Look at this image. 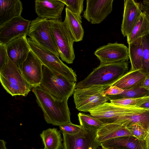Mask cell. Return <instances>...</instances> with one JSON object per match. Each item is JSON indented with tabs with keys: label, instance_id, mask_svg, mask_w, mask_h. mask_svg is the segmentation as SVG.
Returning a JSON list of instances; mask_svg holds the SVG:
<instances>
[{
	"label": "cell",
	"instance_id": "6da1fadb",
	"mask_svg": "<svg viewBox=\"0 0 149 149\" xmlns=\"http://www.w3.org/2000/svg\"><path fill=\"white\" fill-rule=\"evenodd\" d=\"M32 91L47 123L59 126L71 123L68 98L62 100L56 99L40 86L33 87Z\"/></svg>",
	"mask_w": 149,
	"mask_h": 149
},
{
	"label": "cell",
	"instance_id": "7a4b0ae2",
	"mask_svg": "<svg viewBox=\"0 0 149 149\" xmlns=\"http://www.w3.org/2000/svg\"><path fill=\"white\" fill-rule=\"evenodd\" d=\"M128 69V64L126 61L100 63L84 79L76 84V88L93 86H111L127 72Z\"/></svg>",
	"mask_w": 149,
	"mask_h": 149
},
{
	"label": "cell",
	"instance_id": "3957f363",
	"mask_svg": "<svg viewBox=\"0 0 149 149\" xmlns=\"http://www.w3.org/2000/svg\"><path fill=\"white\" fill-rule=\"evenodd\" d=\"M42 79L40 86L54 98L63 100L73 94L76 83H72L60 74L42 66Z\"/></svg>",
	"mask_w": 149,
	"mask_h": 149
},
{
	"label": "cell",
	"instance_id": "277c9868",
	"mask_svg": "<svg viewBox=\"0 0 149 149\" xmlns=\"http://www.w3.org/2000/svg\"><path fill=\"white\" fill-rule=\"evenodd\" d=\"M0 80L3 88L13 96H26L32 88L24 77L20 69L9 58L0 70Z\"/></svg>",
	"mask_w": 149,
	"mask_h": 149
},
{
	"label": "cell",
	"instance_id": "5b68a950",
	"mask_svg": "<svg viewBox=\"0 0 149 149\" xmlns=\"http://www.w3.org/2000/svg\"><path fill=\"white\" fill-rule=\"evenodd\" d=\"M49 20L52 36L61 59L68 64L73 63L75 55L72 35L61 19Z\"/></svg>",
	"mask_w": 149,
	"mask_h": 149
},
{
	"label": "cell",
	"instance_id": "8992f818",
	"mask_svg": "<svg viewBox=\"0 0 149 149\" xmlns=\"http://www.w3.org/2000/svg\"><path fill=\"white\" fill-rule=\"evenodd\" d=\"M109 86H93L76 88L73 93L76 108L83 112H89L91 109L102 105L109 100L104 92Z\"/></svg>",
	"mask_w": 149,
	"mask_h": 149
},
{
	"label": "cell",
	"instance_id": "52a82bcc",
	"mask_svg": "<svg viewBox=\"0 0 149 149\" xmlns=\"http://www.w3.org/2000/svg\"><path fill=\"white\" fill-rule=\"evenodd\" d=\"M27 40L31 50L43 65L65 77L72 83L77 81V75L71 68L64 64L59 57L40 46L30 38Z\"/></svg>",
	"mask_w": 149,
	"mask_h": 149
},
{
	"label": "cell",
	"instance_id": "ba28073f",
	"mask_svg": "<svg viewBox=\"0 0 149 149\" xmlns=\"http://www.w3.org/2000/svg\"><path fill=\"white\" fill-rule=\"evenodd\" d=\"M149 109L132 106H120L106 102L89 111L90 115L104 124L114 123L119 117L140 113Z\"/></svg>",
	"mask_w": 149,
	"mask_h": 149
},
{
	"label": "cell",
	"instance_id": "9c48e42d",
	"mask_svg": "<svg viewBox=\"0 0 149 149\" xmlns=\"http://www.w3.org/2000/svg\"><path fill=\"white\" fill-rule=\"evenodd\" d=\"M27 35L40 46L60 56L52 36L49 20L38 17L31 21Z\"/></svg>",
	"mask_w": 149,
	"mask_h": 149
},
{
	"label": "cell",
	"instance_id": "30bf717a",
	"mask_svg": "<svg viewBox=\"0 0 149 149\" xmlns=\"http://www.w3.org/2000/svg\"><path fill=\"white\" fill-rule=\"evenodd\" d=\"M96 132L87 130L82 126L77 134L70 135L62 132L63 149H97L100 143L95 140Z\"/></svg>",
	"mask_w": 149,
	"mask_h": 149
},
{
	"label": "cell",
	"instance_id": "8fae6325",
	"mask_svg": "<svg viewBox=\"0 0 149 149\" xmlns=\"http://www.w3.org/2000/svg\"><path fill=\"white\" fill-rule=\"evenodd\" d=\"M94 54L100 63L127 62L129 59L128 48L123 44L109 43L97 48Z\"/></svg>",
	"mask_w": 149,
	"mask_h": 149
},
{
	"label": "cell",
	"instance_id": "7c38bea8",
	"mask_svg": "<svg viewBox=\"0 0 149 149\" xmlns=\"http://www.w3.org/2000/svg\"><path fill=\"white\" fill-rule=\"evenodd\" d=\"M113 0H87L83 16L92 24L102 22L112 11Z\"/></svg>",
	"mask_w": 149,
	"mask_h": 149
},
{
	"label": "cell",
	"instance_id": "4fadbf2b",
	"mask_svg": "<svg viewBox=\"0 0 149 149\" xmlns=\"http://www.w3.org/2000/svg\"><path fill=\"white\" fill-rule=\"evenodd\" d=\"M31 22L20 15L0 26V44L6 45L16 38L27 35Z\"/></svg>",
	"mask_w": 149,
	"mask_h": 149
},
{
	"label": "cell",
	"instance_id": "5bb4252c",
	"mask_svg": "<svg viewBox=\"0 0 149 149\" xmlns=\"http://www.w3.org/2000/svg\"><path fill=\"white\" fill-rule=\"evenodd\" d=\"M42 65L31 50L23 62L21 70L24 77L32 88L39 86L41 83Z\"/></svg>",
	"mask_w": 149,
	"mask_h": 149
},
{
	"label": "cell",
	"instance_id": "9a60e30c",
	"mask_svg": "<svg viewBox=\"0 0 149 149\" xmlns=\"http://www.w3.org/2000/svg\"><path fill=\"white\" fill-rule=\"evenodd\" d=\"M26 36L16 38L5 45L9 59L20 70L31 51Z\"/></svg>",
	"mask_w": 149,
	"mask_h": 149
},
{
	"label": "cell",
	"instance_id": "2e32d148",
	"mask_svg": "<svg viewBox=\"0 0 149 149\" xmlns=\"http://www.w3.org/2000/svg\"><path fill=\"white\" fill-rule=\"evenodd\" d=\"M35 3L38 17L48 20L61 19L65 4L61 0H36Z\"/></svg>",
	"mask_w": 149,
	"mask_h": 149
},
{
	"label": "cell",
	"instance_id": "e0dca14e",
	"mask_svg": "<svg viewBox=\"0 0 149 149\" xmlns=\"http://www.w3.org/2000/svg\"><path fill=\"white\" fill-rule=\"evenodd\" d=\"M140 4L134 0H124V8L121 30L124 37L131 33L142 13Z\"/></svg>",
	"mask_w": 149,
	"mask_h": 149
},
{
	"label": "cell",
	"instance_id": "ac0fdd59",
	"mask_svg": "<svg viewBox=\"0 0 149 149\" xmlns=\"http://www.w3.org/2000/svg\"><path fill=\"white\" fill-rule=\"evenodd\" d=\"M102 149H143L145 141H141L132 136L111 139L100 143Z\"/></svg>",
	"mask_w": 149,
	"mask_h": 149
},
{
	"label": "cell",
	"instance_id": "d6986e66",
	"mask_svg": "<svg viewBox=\"0 0 149 149\" xmlns=\"http://www.w3.org/2000/svg\"><path fill=\"white\" fill-rule=\"evenodd\" d=\"M125 136H134L126 127L116 123L104 124L97 132L95 140L100 144L111 139Z\"/></svg>",
	"mask_w": 149,
	"mask_h": 149
},
{
	"label": "cell",
	"instance_id": "ffe728a7",
	"mask_svg": "<svg viewBox=\"0 0 149 149\" xmlns=\"http://www.w3.org/2000/svg\"><path fill=\"white\" fill-rule=\"evenodd\" d=\"M149 74L142 69L129 70L119 78L111 86L117 87L123 90L140 86Z\"/></svg>",
	"mask_w": 149,
	"mask_h": 149
},
{
	"label": "cell",
	"instance_id": "44dd1931",
	"mask_svg": "<svg viewBox=\"0 0 149 149\" xmlns=\"http://www.w3.org/2000/svg\"><path fill=\"white\" fill-rule=\"evenodd\" d=\"M23 9L19 0H0V26L21 15Z\"/></svg>",
	"mask_w": 149,
	"mask_h": 149
},
{
	"label": "cell",
	"instance_id": "7402d4cb",
	"mask_svg": "<svg viewBox=\"0 0 149 149\" xmlns=\"http://www.w3.org/2000/svg\"><path fill=\"white\" fill-rule=\"evenodd\" d=\"M65 15L63 21L72 35L74 42L81 41L84 31L82 25L80 15L74 13L65 8Z\"/></svg>",
	"mask_w": 149,
	"mask_h": 149
},
{
	"label": "cell",
	"instance_id": "603a6c76",
	"mask_svg": "<svg viewBox=\"0 0 149 149\" xmlns=\"http://www.w3.org/2000/svg\"><path fill=\"white\" fill-rule=\"evenodd\" d=\"M128 45L129 59L131 64L130 70L134 71L142 69L143 50L141 37Z\"/></svg>",
	"mask_w": 149,
	"mask_h": 149
},
{
	"label": "cell",
	"instance_id": "cb8c5ba5",
	"mask_svg": "<svg viewBox=\"0 0 149 149\" xmlns=\"http://www.w3.org/2000/svg\"><path fill=\"white\" fill-rule=\"evenodd\" d=\"M40 136L44 146V149H61L63 148V139L60 131L56 128H49L43 130Z\"/></svg>",
	"mask_w": 149,
	"mask_h": 149
},
{
	"label": "cell",
	"instance_id": "d4e9b609",
	"mask_svg": "<svg viewBox=\"0 0 149 149\" xmlns=\"http://www.w3.org/2000/svg\"><path fill=\"white\" fill-rule=\"evenodd\" d=\"M113 123L125 127L132 125H139L149 133V110L139 114L120 116Z\"/></svg>",
	"mask_w": 149,
	"mask_h": 149
},
{
	"label": "cell",
	"instance_id": "484cf974",
	"mask_svg": "<svg viewBox=\"0 0 149 149\" xmlns=\"http://www.w3.org/2000/svg\"><path fill=\"white\" fill-rule=\"evenodd\" d=\"M149 33V19L142 12L130 33L127 37V43H130L138 38Z\"/></svg>",
	"mask_w": 149,
	"mask_h": 149
},
{
	"label": "cell",
	"instance_id": "4316f807",
	"mask_svg": "<svg viewBox=\"0 0 149 149\" xmlns=\"http://www.w3.org/2000/svg\"><path fill=\"white\" fill-rule=\"evenodd\" d=\"M80 125L86 129L97 132L104 123L90 115L79 113L78 114Z\"/></svg>",
	"mask_w": 149,
	"mask_h": 149
},
{
	"label": "cell",
	"instance_id": "83f0119b",
	"mask_svg": "<svg viewBox=\"0 0 149 149\" xmlns=\"http://www.w3.org/2000/svg\"><path fill=\"white\" fill-rule=\"evenodd\" d=\"M149 95V91L140 86L124 90L119 94L113 95H106L109 100L127 98H139Z\"/></svg>",
	"mask_w": 149,
	"mask_h": 149
},
{
	"label": "cell",
	"instance_id": "f1b7e54d",
	"mask_svg": "<svg viewBox=\"0 0 149 149\" xmlns=\"http://www.w3.org/2000/svg\"><path fill=\"white\" fill-rule=\"evenodd\" d=\"M149 98V95L139 98H123L110 100L111 103L120 106L137 107Z\"/></svg>",
	"mask_w": 149,
	"mask_h": 149
},
{
	"label": "cell",
	"instance_id": "f546056e",
	"mask_svg": "<svg viewBox=\"0 0 149 149\" xmlns=\"http://www.w3.org/2000/svg\"><path fill=\"white\" fill-rule=\"evenodd\" d=\"M141 38L143 50L142 69L149 74V33Z\"/></svg>",
	"mask_w": 149,
	"mask_h": 149
},
{
	"label": "cell",
	"instance_id": "4dcf8cb0",
	"mask_svg": "<svg viewBox=\"0 0 149 149\" xmlns=\"http://www.w3.org/2000/svg\"><path fill=\"white\" fill-rule=\"evenodd\" d=\"M65 5L66 8L71 12L81 15L83 10L84 0H61Z\"/></svg>",
	"mask_w": 149,
	"mask_h": 149
},
{
	"label": "cell",
	"instance_id": "1f68e13d",
	"mask_svg": "<svg viewBox=\"0 0 149 149\" xmlns=\"http://www.w3.org/2000/svg\"><path fill=\"white\" fill-rule=\"evenodd\" d=\"M134 136L141 141H145L149 134V133L141 126L132 125L126 127Z\"/></svg>",
	"mask_w": 149,
	"mask_h": 149
},
{
	"label": "cell",
	"instance_id": "d6a6232c",
	"mask_svg": "<svg viewBox=\"0 0 149 149\" xmlns=\"http://www.w3.org/2000/svg\"><path fill=\"white\" fill-rule=\"evenodd\" d=\"M59 126L62 132L70 135H73L79 132L81 129L82 126L73 124L71 122L65 123Z\"/></svg>",
	"mask_w": 149,
	"mask_h": 149
},
{
	"label": "cell",
	"instance_id": "836d02e7",
	"mask_svg": "<svg viewBox=\"0 0 149 149\" xmlns=\"http://www.w3.org/2000/svg\"><path fill=\"white\" fill-rule=\"evenodd\" d=\"M9 58L6 45L0 44V70L7 63Z\"/></svg>",
	"mask_w": 149,
	"mask_h": 149
},
{
	"label": "cell",
	"instance_id": "e575fe53",
	"mask_svg": "<svg viewBox=\"0 0 149 149\" xmlns=\"http://www.w3.org/2000/svg\"><path fill=\"white\" fill-rule=\"evenodd\" d=\"M124 90L117 87L111 86L104 92L105 95H116L122 93Z\"/></svg>",
	"mask_w": 149,
	"mask_h": 149
},
{
	"label": "cell",
	"instance_id": "d590c367",
	"mask_svg": "<svg viewBox=\"0 0 149 149\" xmlns=\"http://www.w3.org/2000/svg\"><path fill=\"white\" fill-rule=\"evenodd\" d=\"M142 12L149 13V0H145L140 4Z\"/></svg>",
	"mask_w": 149,
	"mask_h": 149
},
{
	"label": "cell",
	"instance_id": "8d00e7d4",
	"mask_svg": "<svg viewBox=\"0 0 149 149\" xmlns=\"http://www.w3.org/2000/svg\"><path fill=\"white\" fill-rule=\"evenodd\" d=\"M140 87L149 91V76L144 80L141 84Z\"/></svg>",
	"mask_w": 149,
	"mask_h": 149
},
{
	"label": "cell",
	"instance_id": "74e56055",
	"mask_svg": "<svg viewBox=\"0 0 149 149\" xmlns=\"http://www.w3.org/2000/svg\"><path fill=\"white\" fill-rule=\"evenodd\" d=\"M137 107L149 109V98L143 103L139 105Z\"/></svg>",
	"mask_w": 149,
	"mask_h": 149
},
{
	"label": "cell",
	"instance_id": "f35d334b",
	"mask_svg": "<svg viewBox=\"0 0 149 149\" xmlns=\"http://www.w3.org/2000/svg\"><path fill=\"white\" fill-rule=\"evenodd\" d=\"M6 143L3 140H0V149H7L6 146Z\"/></svg>",
	"mask_w": 149,
	"mask_h": 149
},
{
	"label": "cell",
	"instance_id": "ab89813d",
	"mask_svg": "<svg viewBox=\"0 0 149 149\" xmlns=\"http://www.w3.org/2000/svg\"><path fill=\"white\" fill-rule=\"evenodd\" d=\"M145 149H149V134L145 141Z\"/></svg>",
	"mask_w": 149,
	"mask_h": 149
},
{
	"label": "cell",
	"instance_id": "60d3db41",
	"mask_svg": "<svg viewBox=\"0 0 149 149\" xmlns=\"http://www.w3.org/2000/svg\"><path fill=\"white\" fill-rule=\"evenodd\" d=\"M143 12L144 13L146 14V15L147 16L148 19H149V13H146V12Z\"/></svg>",
	"mask_w": 149,
	"mask_h": 149
},
{
	"label": "cell",
	"instance_id": "b9f144b4",
	"mask_svg": "<svg viewBox=\"0 0 149 149\" xmlns=\"http://www.w3.org/2000/svg\"><path fill=\"white\" fill-rule=\"evenodd\" d=\"M143 149H145V145L143 147Z\"/></svg>",
	"mask_w": 149,
	"mask_h": 149
},
{
	"label": "cell",
	"instance_id": "7bdbcfd3",
	"mask_svg": "<svg viewBox=\"0 0 149 149\" xmlns=\"http://www.w3.org/2000/svg\"><path fill=\"white\" fill-rule=\"evenodd\" d=\"M97 149H101L100 147H99Z\"/></svg>",
	"mask_w": 149,
	"mask_h": 149
},
{
	"label": "cell",
	"instance_id": "ee69618b",
	"mask_svg": "<svg viewBox=\"0 0 149 149\" xmlns=\"http://www.w3.org/2000/svg\"><path fill=\"white\" fill-rule=\"evenodd\" d=\"M91 149H93V148H91Z\"/></svg>",
	"mask_w": 149,
	"mask_h": 149
},
{
	"label": "cell",
	"instance_id": "f6af8a7d",
	"mask_svg": "<svg viewBox=\"0 0 149 149\" xmlns=\"http://www.w3.org/2000/svg\"></svg>",
	"mask_w": 149,
	"mask_h": 149
}]
</instances>
